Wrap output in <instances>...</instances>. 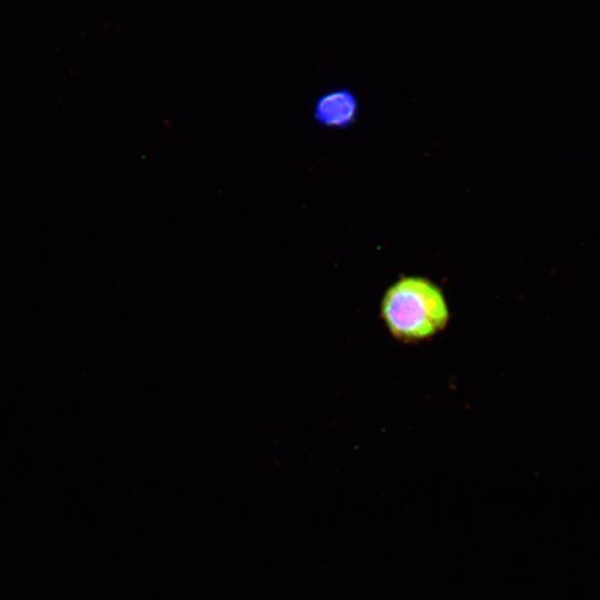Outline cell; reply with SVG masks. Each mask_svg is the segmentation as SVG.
Here are the masks:
<instances>
[{
    "label": "cell",
    "mask_w": 600,
    "mask_h": 600,
    "mask_svg": "<svg viewBox=\"0 0 600 600\" xmlns=\"http://www.w3.org/2000/svg\"><path fill=\"white\" fill-rule=\"evenodd\" d=\"M359 99L348 88H337L317 97L312 106V118L327 129H347L359 116Z\"/></svg>",
    "instance_id": "7a4b0ae2"
},
{
    "label": "cell",
    "mask_w": 600,
    "mask_h": 600,
    "mask_svg": "<svg viewBox=\"0 0 600 600\" xmlns=\"http://www.w3.org/2000/svg\"><path fill=\"white\" fill-rule=\"evenodd\" d=\"M381 320L392 338L419 343L442 332L451 318L442 289L422 276H402L384 291Z\"/></svg>",
    "instance_id": "6da1fadb"
}]
</instances>
